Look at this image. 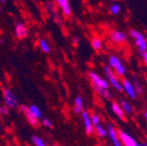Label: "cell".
I'll return each instance as SVG.
<instances>
[{
	"label": "cell",
	"instance_id": "6da1fadb",
	"mask_svg": "<svg viewBox=\"0 0 147 146\" xmlns=\"http://www.w3.org/2000/svg\"><path fill=\"white\" fill-rule=\"evenodd\" d=\"M130 36L135 40V44L138 47V49H139V53L140 54H142L143 52H145L147 50V40L143 36L142 33L132 29V30H130Z\"/></svg>",
	"mask_w": 147,
	"mask_h": 146
},
{
	"label": "cell",
	"instance_id": "7a4b0ae2",
	"mask_svg": "<svg viewBox=\"0 0 147 146\" xmlns=\"http://www.w3.org/2000/svg\"><path fill=\"white\" fill-rule=\"evenodd\" d=\"M108 66L117 76L119 77H124L127 73L126 66L123 64V62H121L119 57L117 55H111L109 57V60H108Z\"/></svg>",
	"mask_w": 147,
	"mask_h": 146
},
{
	"label": "cell",
	"instance_id": "3957f363",
	"mask_svg": "<svg viewBox=\"0 0 147 146\" xmlns=\"http://www.w3.org/2000/svg\"><path fill=\"white\" fill-rule=\"evenodd\" d=\"M103 72H104V74H105L106 78H107L108 83H109V84L111 85V86H113L117 91L122 92L123 91L122 83H121V81L119 80V78L117 77V75H115V72H113V70L110 69L109 66H103Z\"/></svg>",
	"mask_w": 147,
	"mask_h": 146
},
{
	"label": "cell",
	"instance_id": "277c9868",
	"mask_svg": "<svg viewBox=\"0 0 147 146\" xmlns=\"http://www.w3.org/2000/svg\"><path fill=\"white\" fill-rule=\"evenodd\" d=\"M89 78L92 82V85L101 87V88H103V89H108L109 83H107L106 80H104V79H102L101 77H99V75H97L95 72H90Z\"/></svg>",
	"mask_w": 147,
	"mask_h": 146
},
{
	"label": "cell",
	"instance_id": "5b68a950",
	"mask_svg": "<svg viewBox=\"0 0 147 146\" xmlns=\"http://www.w3.org/2000/svg\"><path fill=\"white\" fill-rule=\"evenodd\" d=\"M3 98H4L5 104L7 107L14 108L18 106V100L16 97L14 96V94L12 93L9 89H4L3 90Z\"/></svg>",
	"mask_w": 147,
	"mask_h": 146
},
{
	"label": "cell",
	"instance_id": "8992f818",
	"mask_svg": "<svg viewBox=\"0 0 147 146\" xmlns=\"http://www.w3.org/2000/svg\"><path fill=\"white\" fill-rule=\"evenodd\" d=\"M121 83H122L123 91H125V93H126L131 99H136L137 93H136L135 89H134V86L131 81L128 80V79H123V81Z\"/></svg>",
	"mask_w": 147,
	"mask_h": 146
},
{
	"label": "cell",
	"instance_id": "52a82bcc",
	"mask_svg": "<svg viewBox=\"0 0 147 146\" xmlns=\"http://www.w3.org/2000/svg\"><path fill=\"white\" fill-rule=\"evenodd\" d=\"M117 135H119V140H121V142H122V144L124 146H136V144H137V141L132 136L127 134L125 131L119 130L117 131Z\"/></svg>",
	"mask_w": 147,
	"mask_h": 146
},
{
	"label": "cell",
	"instance_id": "ba28073f",
	"mask_svg": "<svg viewBox=\"0 0 147 146\" xmlns=\"http://www.w3.org/2000/svg\"><path fill=\"white\" fill-rule=\"evenodd\" d=\"M82 114V119H83V123L85 126V131L87 133V135H92L94 132V126L92 125L91 122V118H90V114L87 110H83L81 112Z\"/></svg>",
	"mask_w": 147,
	"mask_h": 146
},
{
	"label": "cell",
	"instance_id": "9c48e42d",
	"mask_svg": "<svg viewBox=\"0 0 147 146\" xmlns=\"http://www.w3.org/2000/svg\"><path fill=\"white\" fill-rule=\"evenodd\" d=\"M107 135L109 136V139L113 146H124L122 144V142H121V140H119V135H117V131L113 125H108Z\"/></svg>",
	"mask_w": 147,
	"mask_h": 146
},
{
	"label": "cell",
	"instance_id": "30bf717a",
	"mask_svg": "<svg viewBox=\"0 0 147 146\" xmlns=\"http://www.w3.org/2000/svg\"><path fill=\"white\" fill-rule=\"evenodd\" d=\"M110 39L113 43L117 44H124L127 41V34L123 31H119V30H115L110 33Z\"/></svg>",
	"mask_w": 147,
	"mask_h": 146
},
{
	"label": "cell",
	"instance_id": "8fae6325",
	"mask_svg": "<svg viewBox=\"0 0 147 146\" xmlns=\"http://www.w3.org/2000/svg\"><path fill=\"white\" fill-rule=\"evenodd\" d=\"M54 2L56 5L61 8L62 10V14H63L64 16H71V7L69 5V0H54Z\"/></svg>",
	"mask_w": 147,
	"mask_h": 146
},
{
	"label": "cell",
	"instance_id": "7c38bea8",
	"mask_svg": "<svg viewBox=\"0 0 147 146\" xmlns=\"http://www.w3.org/2000/svg\"><path fill=\"white\" fill-rule=\"evenodd\" d=\"M21 110H22V112L25 114L26 119L28 120V122H29L33 127H38V125H39V123H38V119H37L35 116H33L32 112H31L30 110H29V107L26 106V105H22Z\"/></svg>",
	"mask_w": 147,
	"mask_h": 146
},
{
	"label": "cell",
	"instance_id": "4fadbf2b",
	"mask_svg": "<svg viewBox=\"0 0 147 146\" xmlns=\"http://www.w3.org/2000/svg\"><path fill=\"white\" fill-rule=\"evenodd\" d=\"M16 35L18 39H25L28 37V29L24 24L18 23L16 25Z\"/></svg>",
	"mask_w": 147,
	"mask_h": 146
},
{
	"label": "cell",
	"instance_id": "5bb4252c",
	"mask_svg": "<svg viewBox=\"0 0 147 146\" xmlns=\"http://www.w3.org/2000/svg\"><path fill=\"white\" fill-rule=\"evenodd\" d=\"M46 9H47V11L50 14L51 18H52L56 23H60V16H59V14H58V11L56 10V8H55V6L51 2L46 3Z\"/></svg>",
	"mask_w": 147,
	"mask_h": 146
},
{
	"label": "cell",
	"instance_id": "9a60e30c",
	"mask_svg": "<svg viewBox=\"0 0 147 146\" xmlns=\"http://www.w3.org/2000/svg\"><path fill=\"white\" fill-rule=\"evenodd\" d=\"M111 110H113V114L121 120H124L125 119V112L124 110H122L121 107V105L119 104L117 102H113L111 103Z\"/></svg>",
	"mask_w": 147,
	"mask_h": 146
},
{
	"label": "cell",
	"instance_id": "2e32d148",
	"mask_svg": "<svg viewBox=\"0 0 147 146\" xmlns=\"http://www.w3.org/2000/svg\"><path fill=\"white\" fill-rule=\"evenodd\" d=\"M92 86H93V88H94L95 91H96L99 95L103 96L104 98H106V99H111V98H113V95H111V93L108 91V89H103V88H101V87L94 86V85H92Z\"/></svg>",
	"mask_w": 147,
	"mask_h": 146
},
{
	"label": "cell",
	"instance_id": "e0dca14e",
	"mask_svg": "<svg viewBox=\"0 0 147 146\" xmlns=\"http://www.w3.org/2000/svg\"><path fill=\"white\" fill-rule=\"evenodd\" d=\"M119 104L121 105V107H122V110H124L125 114H131L132 112H133V107H132L131 104H130V103H129L127 100H124V99H119Z\"/></svg>",
	"mask_w": 147,
	"mask_h": 146
},
{
	"label": "cell",
	"instance_id": "ac0fdd59",
	"mask_svg": "<svg viewBox=\"0 0 147 146\" xmlns=\"http://www.w3.org/2000/svg\"><path fill=\"white\" fill-rule=\"evenodd\" d=\"M74 112H76V114H81L83 112V99L81 96H77L76 99H75Z\"/></svg>",
	"mask_w": 147,
	"mask_h": 146
},
{
	"label": "cell",
	"instance_id": "d6986e66",
	"mask_svg": "<svg viewBox=\"0 0 147 146\" xmlns=\"http://www.w3.org/2000/svg\"><path fill=\"white\" fill-rule=\"evenodd\" d=\"M132 84H133L134 86V89H135L136 93L137 94H141L142 93V86H141V83L140 81H139V79H138V77L136 75L133 76V79H132Z\"/></svg>",
	"mask_w": 147,
	"mask_h": 146
},
{
	"label": "cell",
	"instance_id": "ffe728a7",
	"mask_svg": "<svg viewBox=\"0 0 147 146\" xmlns=\"http://www.w3.org/2000/svg\"><path fill=\"white\" fill-rule=\"evenodd\" d=\"M91 45L93 47V49H95V50H101V48H102V40L100 38H98V37H94L91 40Z\"/></svg>",
	"mask_w": 147,
	"mask_h": 146
},
{
	"label": "cell",
	"instance_id": "44dd1931",
	"mask_svg": "<svg viewBox=\"0 0 147 146\" xmlns=\"http://www.w3.org/2000/svg\"><path fill=\"white\" fill-rule=\"evenodd\" d=\"M94 131L99 137H106L107 136V130L104 127H102L100 124L97 126H94Z\"/></svg>",
	"mask_w": 147,
	"mask_h": 146
},
{
	"label": "cell",
	"instance_id": "7402d4cb",
	"mask_svg": "<svg viewBox=\"0 0 147 146\" xmlns=\"http://www.w3.org/2000/svg\"><path fill=\"white\" fill-rule=\"evenodd\" d=\"M121 10H122V6H121L119 3H113V4L109 7V12L113 14V16L119 14V12H121Z\"/></svg>",
	"mask_w": 147,
	"mask_h": 146
},
{
	"label": "cell",
	"instance_id": "603a6c76",
	"mask_svg": "<svg viewBox=\"0 0 147 146\" xmlns=\"http://www.w3.org/2000/svg\"><path fill=\"white\" fill-rule=\"evenodd\" d=\"M39 46H40V48H41V50L44 51L45 53L50 52V46H49V44L47 43V41L44 40V39H41V40L39 41Z\"/></svg>",
	"mask_w": 147,
	"mask_h": 146
},
{
	"label": "cell",
	"instance_id": "cb8c5ba5",
	"mask_svg": "<svg viewBox=\"0 0 147 146\" xmlns=\"http://www.w3.org/2000/svg\"><path fill=\"white\" fill-rule=\"evenodd\" d=\"M29 110H30V112H32L33 116H36L37 119H41V118H42L41 110H39V107H37L36 105H31L30 107H29Z\"/></svg>",
	"mask_w": 147,
	"mask_h": 146
},
{
	"label": "cell",
	"instance_id": "d4e9b609",
	"mask_svg": "<svg viewBox=\"0 0 147 146\" xmlns=\"http://www.w3.org/2000/svg\"><path fill=\"white\" fill-rule=\"evenodd\" d=\"M32 141L35 144V146H46L43 140L40 137H38V136H32Z\"/></svg>",
	"mask_w": 147,
	"mask_h": 146
},
{
	"label": "cell",
	"instance_id": "484cf974",
	"mask_svg": "<svg viewBox=\"0 0 147 146\" xmlns=\"http://www.w3.org/2000/svg\"><path fill=\"white\" fill-rule=\"evenodd\" d=\"M90 118H91V122H92V125L93 126H97L100 124V116H99L97 114H93L92 116H90Z\"/></svg>",
	"mask_w": 147,
	"mask_h": 146
},
{
	"label": "cell",
	"instance_id": "4316f807",
	"mask_svg": "<svg viewBox=\"0 0 147 146\" xmlns=\"http://www.w3.org/2000/svg\"><path fill=\"white\" fill-rule=\"evenodd\" d=\"M42 124H43L45 127H47V128H52V122L50 121L49 119H47V118H43L42 119Z\"/></svg>",
	"mask_w": 147,
	"mask_h": 146
},
{
	"label": "cell",
	"instance_id": "83f0119b",
	"mask_svg": "<svg viewBox=\"0 0 147 146\" xmlns=\"http://www.w3.org/2000/svg\"><path fill=\"white\" fill-rule=\"evenodd\" d=\"M8 112H9V110L7 106H1V107H0V114H1L6 116V114H8Z\"/></svg>",
	"mask_w": 147,
	"mask_h": 146
},
{
	"label": "cell",
	"instance_id": "f1b7e54d",
	"mask_svg": "<svg viewBox=\"0 0 147 146\" xmlns=\"http://www.w3.org/2000/svg\"><path fill=\"white\" fill-rule=\"evenodd\" d=\"M142 58H143V62H144L145 66H147V50L145 51V52H143L142 54Z\"/></svg>",
	"mask_w": 147,
	"mask_h": 146
},
{
	"label": "cell",
	"instance_id": "f546056e",
	"mask_svg": "<svg viewBox=\"0 0 147 146\" xmlns=\"http://www.w3.org/2000/svg\"><path fill=\"white\" fill-rule=\"evenodd\" d=\"M79 41H80V39L78 38V37H76V38H74V44H78L79 43Z\"/></svg>",
	"mask_w": 147,
	"mask_h": 146
},
{
	"label": "cell",
	"instance_id": "4dcf8cb0",
	"mask_svg": "<svg viewBox=\"0 0 147 146\" xmlns=\"http://www.w3.org/2000/svg\"><path fill=\"white\" fill-rule=\"evenodd\" d=\"M143 116H144L145 120H147V110H146V112H144V114H143Z\"/></svg>",
	"mask_w": 147,
	"mask_h": 146
},
{
	"label": "cell",
	"instance_id": "1f68e13d",
	"mask_svg": "<svg viewBox=\"0 0 147 146\" xmlns=\"http://www.w3.org/2000/svg\"><path fill=\"white\" fill-rule=\"evenodd\" d=\"M136 146H145V144H136Z\"/></svg>",
	"mask_w": 147,
	"mask_h": 146
},
{
	"label": "cell",
	"instance_id": "d6a6232c",
	"mask_svg": "<svg viewBox=\"0 0 147 146\" xmlns=\"http://www.w3.org/2000/svg\"><path fill=\"white\" fill-rule=\"evenodd\" d=\"M0 1H1L2 3H5V2H6V0H0Z\"/></svg>",
	"mask_w": 147,
	"mask_h": 146
},
{
	"label": "cell",
	"instance_id": "836d02e7",
	"mask_svg": "<svg viewBox=\"0 0 147 146\" xmlns=\"http://www.w3.org/2000/svg\"><path fill=\"white\" fill-rule=\"evenodd\" d=\"M52 146H59V145H57V144H55V143H53V144H52Z\"/></svg>",
	"mask_w": 147,
	"mask_h": 146
},
{
	"label": "cell",
	"instance_id": "e575fe53",
	"mask_svg": "<svg viewBox=\"0 0 147 146\" xmlns=\"http://www.w3.org/2000/svg\"><path fill=\"white\" fill-rule=\"evenodd\" d=\"M0 12H1V6H0Z\"/></svg>",
	"mask_w": 147,
	"mask_h": 146
},
{
	"label": "cell",
	"instance_id": "d590c367",
	"mask_svg": "<svg viewBox=\"0 0 147 146\" xmlns=\"http://www.w3.org/2000/svg\"><path fill=\"white\" fill-rule=\"evenodd\" d=\"M145 146H147V143H145Z\"/></svg>",
	"mask_w": 147,
	"mask_h": 146
},
{
	"label": "cell",
	"instance_id": "8d00e7d4",
	"mask_svg": "<svg viewBox=\"0 0 147 146\" xmlns=\"http://www.w3.org/2000/svg\"><path fill=\"white\" fill-rule=\"evenodd\" d=\"M113 1H117V0H113Z\"/></svg>",
	"mask_w": 147,
	"mask_h": 146
},
{
	"label": "cell",
	"instance_id": "74e56055",
	"mask_svg": "<svg viewBox=\"0 0 147 146\" xmlns=\"http://www.w3.org/2000/svg\"><path fill=\"white\" fill-rule=\"evenodd\" d=\"M146 40H147V39H146Z\"/></svg>",
	"mask_w": 147,
	"mask_h": 146
}]
</instances>
